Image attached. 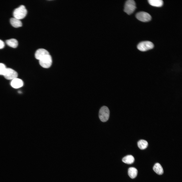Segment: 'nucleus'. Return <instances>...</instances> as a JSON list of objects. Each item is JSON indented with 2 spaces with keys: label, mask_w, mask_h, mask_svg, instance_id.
Listing matches in <instances>:
<instances>
[{
  "label": "nucleus",
  "mask_w": 182,
  "mask_h": 182,
  "mask_svg": "<svg viewBox=\"0 0 182 182\" xmlns=\"http://www.w3.org/2000/svg\"><path fill=\"white\" fill-rule=\"evenodd\" d=\"M10 84L11 86L15 88H18L22 87L24 85L22 80L16 78L11 80Z\"/></svg>",
  "instance_id": "obj_9"
},
{
  "label": "nucleus",
  "mask_w": 182,
  "mask_h": 182,
  "mask_svg": "<svg viewBox=\"0 0 182 182\" xmlns=\"http://www.w3.org/2000/svg\"><path fill=\"white\" fill-rule=\"evenodd\" d=\"M6 42L8 46L14 48H16L18 45L17 41L14 38L7 40L6 41Z\"/></svg>",
  "instance_id": "obj_13"
},
{
  "label": "nucleus",
  "mask_w": 182,
  "mask_h": 182,
  "mask_svg": "<svg viewBox=\"0 0 182 182\" xmlns=\"http://www.w3.org/2000/svg\"><path fill=\"white\" fill-rule=\"evenodd\" d=\"M148 1L151 5L157 7L162 6L163 4V1L162 0H149Z\"/></svg>",
  "instance_id": "obj_14"
},
{
  "label": "nucleus",
  "mask_w": 182,
  "mask_h": 182,
  "mask_svg": "<svg viewBox=\"0 0 182 182\" xmlns=\"http://www.w3.org/2000/svg\"><path fill=\"white\" fill-rule=\"evenodd\" d=\"M153 43L149 41L141 42L138 45L137 48L140 51L144 52L151 49L154 47Z\"/></svg>",
  "instance_id": "obj_4"
},
{
  "label": "nucleus",
  "mask_w": 182,
  "mask_h": 182,
  "mask_svg": "<svg viewBox=\"0 0 182 182\" xmlns=\"http://www.w3.org/2000/svg\"><path fill=\"white\" fill-rule=\"evenodd\" d=\"M109 116V111L107 107L105 106L102 107L100 109L99 113V118L102 122H105L108 120Z\"/></svg>",
  "instance_id": "obj_3"
},
{
  "label": "nucleus",
  "mask_w": 182,
  "mask_h": 182,
  "mask_svg": "<svg viewBox=\"0 0 182 182\" xmlns=\"http://www.w3.org/2000/svg\"><path fill=\"white\" fill-rule=\"evenodd\" d=\"M136 17L139 20L144 22L149 21L151 19V16L149 14L143 11L137 13L136 15Z\"/></svg>",
  "instance_id": "obj_7"
},
{
  "label": "nucleus",
  "mask_w": 182,
  "mask_h": 182,
  "mask_svg": "<svg viewBox=\"0 0 182 182\" xmlns=\"http://www.w3.org/2000/svg\"><path fill=\"white\" fill-rule=\"evenodd\" d=\"M139 148L141 149L144 150L146 149L148 147V143L147 142L144 140H139L137 143Z\"/></svg>",
  "instance_id": "obj_16"
},
{
  "label": "nucleus",
  "mask_w": 182,
  "mask_h": 182,
  "mask_svg": "<svg viewBox=\"0 0 182 182\" xmlns=\"http://www.w3.org/2000/svg\"><path fill=\"white\" fill-rule=\"evenodd\" d=\"M4 46V43L2 40L0 39V49L3 48Z\"/></svg>",
  "instance_id": "obj_18"
},
{
  "label": "nucleus",
  "mask_w": 182,
  "mask_h": 182,
  "mask_svg": "<svg viewBox=\"0 0 182 182\" xmlns=\"http://www.w3.org/2000/svg\"><path fill=\"white\" fill-rule=\"evenodd\" d=\"M7 68L4 64L0 63V75H3Z\"/></svg>",
  "instance_id": "obj_17"
},
{
  "label": "nucleus",
  "mask_w": 182,
  "mask_h": 182,
  "mask_svg": "<svg viewBox=\"0 0 182 182\" xmlns=\"http://www.w3.org/2000/svg\"><path fill=\"white\" fill-rule=\"evenodd\" d=\"M138 171L137 169L134 167L129 168L128 170V174L129 176L131 178H135L137 176Z\"/></svg>",
  "instance_id": "obj_12"
},
{
  "label": "nucleus",
  "mask_w": 182,
  "mask_h": 182,
  "mask_svg": "<svg viewBox=\"0 0 182 182\" xmlns=\"http://www.w3.org/2000/svg\"><path fill=\"white\" fill-rule=\"evenodd\" d=\"M10 21L11 25L15 28H18L22 26V23L20 19L14 17L11 18Z\"/></svg>",
  "instance_id": "obj_10"
},
{
  "label": "nucleus",
  "mask_w": 182,
  "mask_h": 182,
  "mask_svg": "<svg viewBox=\"0 0 182 182\" xmlns=\"http://www.w3.org/2000/svg\"><path fill=\"white\" fill-rule=\"evenodd\" d=\"M49 54V53L46 50L43 49H39L35 52V57L36 59L39 60Z\"/></svg>",
  "instance_id": "obj_8"
},
{
  "label": "nucleus",
  "mask_w": 182,
  "mask_h": 182,
  "mask_svg": "<svg viewBox=\"0 0 182 182\" xmlns=\"http://www.w3.org/2000/svg\"><path fill=\"white\" fill-rule=\"evenodd\" d=\"M3 76L6 79L12 80L17 78L18 74L13 69L9 68H7Z\"/></svg>",
  "instance_id": "obj_6"
},
{
  "label": "nucleus",
  "mask_w": 182,
  "mask_h": 182,
  "mask_svg": "<svg viewBox=\"0 0 182 182\" xmlns=\"http://www.w3.org/2000/svg\"><path fill=\"white\" fill-rule=\"evenodd\" d=\"M39 61L40 65L46 68H49L52 63V58L50 54L46 55Z\"/></svg>",
  "instance_id": "obj_5"
},
{
  "label": "nucleus",
  "mask_w": 182,
  "mask_h": 182,
  "mask_svg": "<svg viewBox=\"0 0 182 182\" xmlns=\"http://www.w3.org/2000/svg\"><path fill=\"white\" fill-rule=\"evenodd\" d=\"M136 8L135 2L133 0H128L125 2L124 11L128 15L132 14Z\"/></svg>",
  "instance_id": "obj_2"
},
{
  "label": "nucleus",
  "mask_w": 182,
  "mask_h": 182,
  "mask_svg": "<svg viewBox=\"0 0 182 182\" xmlns=\"http://www.w3.org/2000/svg\"><path fill=\"white\" fill-rule=\"evenodd\" d=\"M122 161L125 163L131 164L134 162V158L132 155H128L124 157L122 159Z\"/></svg>",
  "instance_id": "obj_15"
},
{
  "label": "nucleus",
  "mask_w": 182,
  "mask_h": 182,
  "mask_svg": "<svg viewBox=\"0 0 182 182\" xmlns=\"http://www.w3.org/2000/svg\"><path fill=\"white\" fill-rule=\"evenodd\" d=\"M27 13V11L25 6L21 5L14 10L13 15L14 17L20 20L24 18Z\"/></svg>",
  "instance_id": "obj_1"
},
{
  "label": "nucleus",
  "mask_w": 182,
  "mask_h": 182,
  "mask_svg": "<svg viewBox=\"0 0 182 182\" xmlns=\"http://www.w3.org/2000/svg\"><path fill=\"white\" fill-rule=\"evenodd\" d=\"M153 169L154 171L158 175H162L163 173V168L161 165L158 163L155 164L153 167Z\"/></svg>",
  "instance_id": "obj_11"
}]
</instances>
